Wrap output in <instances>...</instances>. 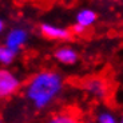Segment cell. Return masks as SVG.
I'll return each mask as SVG.
<instances>
[{"label":"cell","mask_w":123,"mask_h":123,"mask_svg":"<svg viewBox=\"0 0 123 123\" xmlns=\"http://www.w3.org/2000/svg\"><path fill=\"white\" fill-rule=\"evenodd\" d=\"M64 90V78L56 70L44 68L35 72L23 87L24 99L35 110L43 111L60 98Z\"/></svg>","instance_id":"6da1fadb"},{"label":"cell","mask_w":123,"mask_h":123,"mask_svg":"<svg viewBox=\"0 0 123 123\" xmlns=\"http://www.w3.org/2000/svg\"><path fill=\"white\" fill-rule=\"evenodd\" d=\"M22 88V80L13 71L0 67V99L11 98Z\"/></svg>","instance_id":"7a4b0ae2"},{"label":"cell","mask_w":123,"mask_h":123,"mask_svg":"<svg viewBox=\"0 0 123 123\" xmlns=\"http://www.w3.org/2000/svg\"><path fill=\"white\" fill-rule=\"evenodd\" d=\"M82 88L94 99L105 100L110 95V84L102 76H88L83 80Z\"/></svg>","instance_id":"3957f363"},{"label":"cell","mask_w":123,"mask_h":123,"mask_svg":"<svg viewBox=\"0 0 123 123\" xmlns=\"http://www.w3.org/2000/svg\"><path fill=\"white\" fill-rule=\"evenodd\" d=\"M30 39V32L24 27H12L11 30L7 31L6 36H4V43L8 48L19 54L22 48L27 44Z\"/></svg>","instance_id":"277c9868"},{"label":"cell","mask_w":123,"mask_h":123,"mask_svg":"<svg viewBox=\"0 0 123 123\" xmlns=\"http://www.w3.org/2000/svg\"><path fill=\"white\" fill-rule=\"evenodd\" d=\"M39 31L40 34L44 37L51 40H68L72 36L71 30L64 27H59V25H54L51 23H40L39 25Z\"/></svg>","instance_id":"5b68a950"},{"label":"cell","mask_w":123,"mask_h":123,"mask_svg":"<svg viewBox=\"0 0 123 123\" xmlns=\"http://www.w3.org/2000/svg\"><path fill=\"white\" fill-rule=\"evenodd\" d=\"M54 58L64 66H72L79 60V54L70 46H60L54 51Z\"/></svg>","instance_id":"8992f818"},{"label":"cell","mask_w":123,"mask_h":123,"mask_svg":"<svg viewBox=\"0 0 123 123\" xmlns=\"http://www.w3.org/2000/svg\"><path fill=\"white\" fill-rule=\"evenodd\" d=\"M98 19V15L94 9L91 8H82L76 12V16H75V23L84 28L91 27L94 23L96 22Z\"/></svg>","instance_id":"52a82bcc"},{"label":"cell","mask_w":123,"mask_h":123,"mask_svg":"<svg viewBox=\"0 0 123 123\" xmlns=\"http://www.w3.org/2000/svg\"><path fill=\"white\" fill-rule=\"evenodd\" d=\"M46 123H82V122L71 111H62V112L54 114Z\"/></svg>","instance_id":"ba28073f"},{"label":"cell","mask_w":123,"mask_h":123,"mask_svg":"<svg viewBox=\"0 0 123 123\" xmlns=\"http://www.w3.org/2000/svg\"><path fill=\"white\" fill-rule=\"evenodd\" d=\"M95 123H119V120L108 107H100L95 112Z\"/></svg>","instance_id":"9c48e42d"},{"label":"cell","mask_w":123,"mask_h":123,"mask_svg":"<svg viewBox=\"0 0 123 123\" xmlns=\"http://www.w3.org/2000/svg\"><path fill=\"white\" fill-rule=\"evenodd\" d=\"M18 54L12 51L11 48L6 46V44H0V66H9L12 64L13 60L16 59Z\"/></svg>","instance_id":"30bf717a"},{"label":"cell","mask_w":123,"mask_h":123,"mask_svg":"<svg viewBox=\"0 0 123 123\" xmlns=\"http://www.w3.org/2000/svg\"><path fill=\"white\" fill-rule=\"evenodd\" d=\"M87 28L82 27V25L76 24V23H74L72 24V27H71V32H72V35H78V36H82V35L86 34Z\"/></svg>","instance_id":"8fae6325"},{"label":"cell","mask_w":123,"mask_h":123,"mask_svg":"<svg viewBox=\"0 0 123 123\" xmlns=\"http://www.w3.org/2000/svg\"><path fill=\"white\" fill-rule=\"evenodd\" d=\"M4 31H6V22L0 18V35H3Z\"/></svg>","instance_id":"7c38bea8"},{"label":"cell","mask_w":123,"mask_h":123,"mask_svg":"<svg viewBox=\"0 0 123 123\" xmlns=\"http://www.w3.org/2000/svg\"><path fill=\"white\" fill-rule=\"evenodd\" d=\"M119 123H123V112H122V115H120V118H119Z\"/></svg>","instance_id":"4fadbf2b"},{"label":"cell","mask_w":123,"mask_h":123,"mask_svg":"<svg viewBox=\"0 0 123 123\" xmlns=\"http://www.w3.org/2000/svg\"><path fill=\"white\" fill-rule=\"evenodd\" d=\"M0 123H4V119H3V117H1V114H0Z\"/></svg>","instance_id":"5bb4252c"},{"label":"cell","mask_w":123,"mask_h":123,"mask_svg":"<svg viewBox=\"0 0 123 123\" xmlns=\"http://www.w3.org/2000/svg\"><path fill=\"white\" fill-rule=\"evenodd\" d=\"M86 123H95V120H88V122H86Z\"/></svg>","instance_id":"9a60e30c"}]
</instances>
